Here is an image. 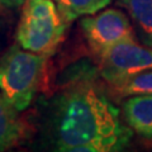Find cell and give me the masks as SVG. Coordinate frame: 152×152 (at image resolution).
Masks as SVG:
<instances>
[{"mask_svg": "<svg viewBox=\"0 0 152 152\" xmlns=\"http://www.w3.org/2000/svg\"><path fill=\"white\" fill-rule=\"evenodd\" d=\"M52 117L57 151H119L132 137L131 129L121 122L118 108L93 85L72 86L62 93Z\"/></svg>", "mask_w": 152, "mask_h": 152, "instance_id": "obj_1", "label": "cell"}, {"mask_svg": "<svg viewBox=\"0 0 152 152\" xmlns=\"http://www.w3.org/2000/svg\"><path fill=\"white\" fill-rule=\"evenodd\" d=\"M47 56L12 47L0 60V91L17 112L31 105L43 77Z\"/></svg>", "mask_w": 152, "mask_h": 152, "instance_id": "obj_2", "label": "cell"}, {"mask_svg": "<svg viewBox=\"0 0 152 152\" xmlns=\"http://www.w3.org/2000/svg\"><path fill=\"white\" fill-rule=\"evenodd\" d=\"M67 24L53 0H26L17 42L23 50L48 57L62 42Z\"/></svg>", "mask_w": 152, "mask_h": 152, "instance_id": "obj_3", "label": "cell"}, {"mask_svg": "<svg viewBox=\"0 0 152 152\" xmlns=\"http://www.w3.org/2000/svg\"><path fill=\"white\" fill-rule=\"evenodd\" d=\"M102 77L117 88L140 72L152 70V50L142 46L134 37L113 46L99 56Z\"/></svg>", "mask_w": 152, "mask_h": 152, "instance_id": "obj_4", "label": "cell"}, {"mask_svg": "<svg viewBox=\"0 0 152 152\" xmlns=\"http://www.w3.org/2000/svg\"><path fill=\"white\" fill-rule=\"evenodd\" d=\"M81 29L98 57L119 42L134 37L129 19L118 9H107L83 18Z\"/></svg>", "mask_w": 152, "mask_h": 152, "instance_id": "obj_5", "label": "cell"}, {"mask_svg": "<svg viewBox=\"0 0 152 152\" xmlns=\"http://www.w3.org/2000/svg\"><path fill=\"white\" fill-rule=\"evenodd\" d=\"M128 127L145 138H152V95H132L123 105Z\"/></svg>", "mask_w": 152, "mask_h": 152, "instance_id": "obj_6", "label": "cell"}, {"mask_svg": "<svg viewBox=\"0 0 152 152\" xmlns=\"http://www.w3.org/2000/svg\"><path fill=\"white\" fill-rule=\"evenodd\" d=\"M18 113L0 91V151L15 146L23 136V126Z\"/></svg>", "mask_w": 152, "mask_h": 152, "instance_id": "obj_7", "label": "cell"}, {"mask_svg": "<svg viewBox=\"0 0 152 152\" xmlns=\"http://www.w3.org/2000/svg\"><path fill=\"white\" fill-rule=\"evenodd\" d=\"M148 46L152 45V0H121Z\"/></svg>", "mask_w": 152, "mask_h": 152, "instance_id": "obj_8", "label": "cell"}, {"mask_svg": "<svg viewBox=\"0 0 152 152\" xmlns=\"http://www.w3.org/2000/svg\"><path fill=\"white\" fill-rule=\"evenodd\" d=\"M67 23L84 15H91L105 8L112 0H53Z\"/></svg>", "mask_w": 152, "mask_h": 152, "instance_id": "obj_9", "label": "cell"}, {"mask_svg": "<svg viewBox=\"0 0 152 152\" xmlns=\"http://www.w3.org/2000/svg\"><path fill=\"white\" fill-rule=\"evenodd\" d=\"M117 93L122 96H132V95H152V70H147L140 72L123 84L118 85Z\"/></svg>", "mask_w": 152, "mask_h": 152, "instance_id": "obj_10", "label": "cell"}, {"mask_svg": "<svg viewBox=\"0 0 152 152\" xmlns=\"http://www.w3.org/2000/svg\"><path fill=\"white\" fill-rule=\"evenodd\" d=\"M151 46H152V45H151Z\"/></svg>", "mask_w": 152, "mask_h": 152, "instance_id": "obj_11", "label": "cell"}]
</instances>
